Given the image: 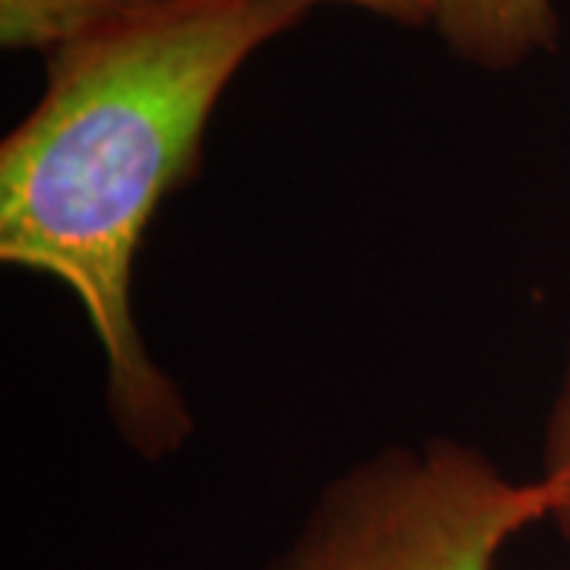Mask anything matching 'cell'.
<instances>
[{
  "mask_svg": "<svg viewBox=\"0 0 570 570\" xmlns=\"http://www.w3.org/2000/svg\"><path fill=\"white\" fill-rule=\"evenodd\" d=\"M307 13L302 0H175L111 22L45 58L41 96L0 140V261L80 302L108 419L146 463L184 450L197 419L134 311L142 238L197 175L228 86Z\"/></svg>",
  "mask_w": 570,
  "mask_h": 570,
  "instance_id": "1",
  "label": "cell"
},
{
  "mask_svg": "<svg viewBox=\"0 0 570 570\" xmlns=\"http://www.w3.org/2000/svg\"><path fill=\"white\" fill-rule=\"evenodd\" d=\"M551 504L546 479H517L469 441H396L326 479L257 570H501Z\"/></svg>",
  "mask_w": 570,
  "mask_h": 570,
  "instance_id": "2",
  "label": "cell"
},
{
  "mask_svg": "<svg viewBox=\"0 0 570 570\" xmlns=\"http://www.w3.org/2000/svg\"><path fill=\"white\" fill-rule=\"evenodd\" d=\"M431 29L444 48L482 73H510L561 41L554 0H434Z\"/></svg>",
  "mask_w": 570,
  "mask_h": 570,
  "instance_id": "3",
  "label": "cell"
},
{
  "mask_svg": "<svg viewBox=\"0 0 570 570\" xmlns=\"http://www.w3.org/2000/svg\"><path fill=\"white\" fill-rule=\"evenodd\" d=\"M175 0H0L3 51L51 55L111 22L130 20Z\"/></svg>",
  "mask_w": 570,
  "mask_h": 570,
  "instance_id": "4",
  "label": "cell"
},
{
  "mask_svg": "<svg viewBox=\"0 0 570 570\" xmlns=\"http://www.w3.org/2000/svg\"><path fill=\"white\" fill-rule=\"evenodd\" d=\"M535 475L546 479L554 491L549 523L570 549V333L561 374H558V387H554L549 415L542 425V450H539Z\"/></svg>",
  "mask_w": 570,
  "mask_h": 570,
  "instance_id": "5",
  "label": "cell"
},
{
  "mask_svg": "<svg viewBox=\"0 0 570 570\" xmlns=\"http://www.w3.org/2000/svg\"><path fill=\"white\" fill-rule=\"evenodd\" d=\"M307 10L314 7H352L367 17L403 26V29H425L434 22V0H302Z\"/></svg>",
  "mask_w": 570,
  "mask_h": 570,
  "instance_id": "6",
  "label": "cell"
}]
</instances>
